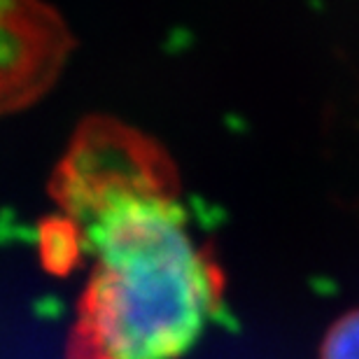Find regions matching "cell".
Returning <instances> with one entry per match:
<instances>
[{
	"mask_svg": "<svg viewBox=\"0 0 359 359\" xmlns=\"http://www.w3.org/2000/svg\"><path fill=\"white\" fill-rule=\"evenodd\" d=\"M82 229H75V222H59L45 231V257L52 266H59L61 271L70 269L80 252Z\"/></svg>",
	"mask_w": 359,
	"mask_h": 359,
	"instance_id": "cell-5",
	"label": "cell"
},
{
	"mask_svg": "<svg viewBox=\"0 0 359 359\" xmlns=\"http://www.w3.org/2000/svg\"><path fill=\"white\" fill-rule=\"evenodd\" d=\"M68 35L40 5L0 3V112L26 105L54 80Z\"/></svg>",
	"mask_w": 359,
	"mask_h": 359,
	"instance_id": "cell-3",
	"label": "cell"
},
{
	"mask_svg": "<svg viewBox=\"0 0 359 359\" xmlns=\"http://www.w3.org/2000/svg\"><path fill=\"white\" fill-rule=\"evenodd\" d=\"M320 359H359V306L343 313L327 329Z\"/></svg>",
	"mask_w": 359,
	"mask_h": 359,
	"instance_id": "cell-4",
	"label": "cell"
},
{
	"mask_svg": "<svg viewBox=\"0 0 359 359\" xmlns=\"http://www.w3.org/2000/svg\"><path fill=\"white\" fill-rule=\"evenodd\" d=\"M173 170L142 135L112 121L87 124L63 159L54 194L82 229L138 196L173 194Z\"/></svg>",
	"mask_w": 359,
	"mask_h": 359,
	"instance_id": "cell-2",
	"label": "cell"
},
{
	"mask_svg": "<svg viewBox=\"0 0 359 359\" xmlns=\"http://www.w3.org/2000/svg\"><path fill=\"white\" fill-rule=\"evenodd\" d=\"M96 266L68 359H173L203 332L224 278L173 194L138 196L84 229Z\"/></svg>",
	"mask_w": 359,
	"mask_h": 359,
	"instance_id": "cell-1",
	"label": "cell"
}]
</instances>
